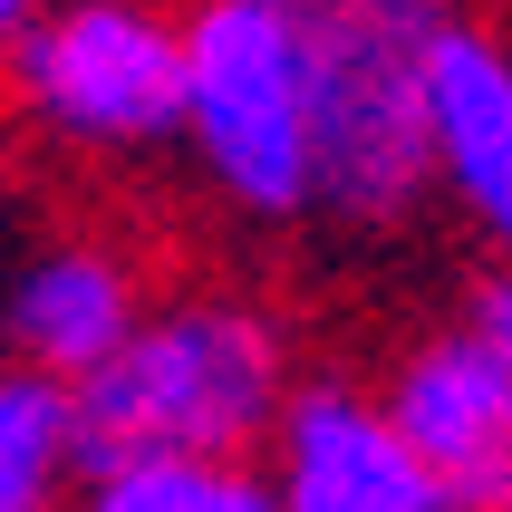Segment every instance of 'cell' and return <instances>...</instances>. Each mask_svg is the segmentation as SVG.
Instances as JSON below:
<instances>
[{
  "label": "cell",
  "mask_w": 512,
  "mask_h": 512,
  "mask_svg": "<svg viewBox=\"0 0 512 512\" xmlns=\"http://www.w3.org/2000/svg\"><path fill=\"white\" fill-rule=\"evenodd\" d=\"M290 397V329L242 290H184L68 377L78 474L155 455H252Z\"/></svg>",
  "instance_id": "1"
},
{
  "label": "cell",
  "mask_w": 512,
  "mask_h": 512,
  "mask_svg": "<svg viewBox=\"0 0 512 512\" xmlns=\"http://www.w3.org/2000/svg\"><path fill=\"white\" fill-rule=\"evenodd\" d=\"M310 58L319 223L397 232L435 203L426 155V49L464 0H281Z\"/></svg>",
  "instance_id": "2"
},
{
  "label": "cell",
  "mask_w": 512,
  "mask_h": 512,
  "mask_svg": "<svg viewBox=\"0 0 512 512\" xmlns=\"http://www.w3.org/2000/svg\"><path fill=\"white\" fill-rule=\"evenodd\" d=\"M184 97L174 145L203 194L261 232L319 223V145H310V58L281 0H184Z\"/></svg>",
  "instance_id": "3"
},
{
  "label": "cell",
  "mask_w": 512,
  "mask_h": 512,
  "mask_svg": "<svg viewBox=\"0 0 512 512\" xmlns=\"http://www.w3.org/2000/svg\"><path fill=\"white\" fill-rule=\"evenodd\" d=\"M184 20L174 0H39L0 39V107L68 155L174 145Z\"/></svg>",
  "instance_id": "4"
},
{
  "label": "cell",
  "mask_w": 512,
  "mask_h": 512,
  "mask_svg": "<svg viewBox=\"0 0 512 512\" xmlns=\"http://www.w3.org/2000/svg\"><path fill=\"white\" fill-rule=\"evenodd\" d=\"M261 484H271V512H445L387 397L348 377H310L281 397L261 435Z\"/></svg>",
  "instance_id": "5"
},
{
  "label": "cell",
  "mask_w": 512,
  "mask_h": 512,
  "mask_svg": "<svg viewBox=\"0 0 512 512\" xmlns=\"http://www.w3.org/2000/svg\"><path fill=\"white\" fill-rule=\"evenodd\" d=\"M387 416L445 512H512V358H493L464 319L397 358Z\"/></svg>",
  "instance_id": "6"
},
{
  "label": "cell",
  "mask_w": 512,
  "mask_h": 512,
  "mask_svg": "<svg viewBox=\"0 0 512 512\" xmlns=\"http://www.w3.org/2000/svg\"><path fill=\"white\" fill-rule=\"evenodd\" d=\"M426 155L464 232L512 261V39L484 10H445L426 49Z\"/></svg>",
  "instance_id": "7"
},
{
  "label": "cell",
  "mask_w": 512,
  "mask_h": 512,
  "mask_svg": "<svg viewBox=\"0 0 512 512\" xmlns=\"http://www.w3.org/2000/svg\"><path fill=\"white\" fill-rule=\"evenodd\" d=\"M136 310H145V281H136V261L116 252V242H49V252L20 271L0 329H10V358H20V368L87 377L136 329Z\"/></svg>",
  "instance_id": "8"
},
{
  "label": "cell",
  "mask_w": 512,
  "mask_h": 512,
  "mask_svg": "<svg viewBox=\"0 0 512 512\" xmlns=\"http://www.w3.org/2000/svg\"><path fill=\"white\" fill-rule=\"evenodd\" d=\"M68 512H271V484L252 455H155L78 474Z\"/></svg>",
  "instance_id": "9"
},
{
  "label": "cell",
  "mask_w": 512,
  "mask_h": 512,
  "mask_svg": "<svg viewBox=\"0 0 512 512\" xmlns=\"http://www.w3.org/2000/svg\"><path fill=\"white\" fill-rule=\"evenodd\" d=\"M78 474V426H68V377L49 368H0V503H58Z\"/></svg>",
  "instance_id": "10"
},
{
  "label": "cell",
  "mask_w": 512,
  "mask_h": 512,
  "mask_svg": "<svg viewBox=\"0 0 512 512\" xmlns=\"http://www.w3.org/2000/svg\"><path fill=\"white\" fill-rule=\"evenodd\" d=\"M464 329H474L493 358H512V261H493L484 281L464 290Z\"/></svg>",
  "instance_id": "11"
},
{
  "label": "cell",
  "mask_w": 512,
  "mask_h": 512,
  "mask_svg": "<svg viewBox=\"0 0 512 512\" xmlns=\"http://www.w3.org/2000/svg\"><path fill=\"white\" fill-rule=\"evenodd\" d=\"M29 10H39V0H0V39H10V29H20Z\"/></svg>",
  "instance_id": "12"
},
{
  "label": "cell",
  "mask_w": 512,
  "mask_h": 512,
  "mask_svg": "<svg viewBox=\"0 0 512 512\" xmlns=\"http://www.w3.org/2000/svg\"><path fill=\"white\" fill-rule=\"evenodd\" d=\"M0 194H10V145H0Z\"/></svg>",
  "instance_id": "13"
},
{
  "label": "cell",
  "mask_w": 512,
  "mask_h": 512,
  "mask_svg": "<svg viewBox=\"0 0 512 512\" xmlns=\"http://www.w3.org/2000/svg\"><path fill=\"white\" fill-rule=\"evenodd\" d=\"M0 512H39V503H0Z\"/></svg>",
  "instance_id": "14"
}]
</instances>
